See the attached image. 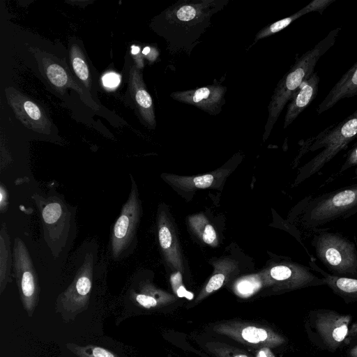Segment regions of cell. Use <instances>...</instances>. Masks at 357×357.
<instances>
[{
    "label": "cell",
    "mask_w": 357,
    "mask_h": 357,
    "mask_svg": "<svg viewBox=\"0 0 357 357\" xmlns=\"http://www.w3.org/2000/svg\"><path fill=\"white\" fill-rule=\"evenodd\" d=\"M149 52V47H146V48H144V50L143 51V53L146 54Z\"/></svg>",
    "instance_id": "36"
},
{
    "label": "cell",
    "mask_w": 357,
    "mask_h": 357,
    "mask_svg": "<svg viewBox=\"0 0 357 357\" xmlns=\"http://www.w3.org/2000/svg\"><path fill=\"white\" fill-rule=\"evenodd\" d=\"M357 213V183L322 194L310 200L303 222L310 229L346 219Z\"/></svg>",
    "instance_id": "5"
},
{
    "label": "cell",
    "mask_w": 357,
    "mask_h": 357,
    "mask_svg": "<svg viewBox=\"0 0 357 357\" xmlns=\"http://www.w3.org/2000/svg\"><path fill=\"white\" fill-rule=\"evenodd\" d=\"M257 357H275L273 354L268 348H263L257 353Z\"/></svg>",
    "instance_id": "33"
},
{
    "label": "cell",
    "mask_w": 357,
    "mask_h": 357,
    "mask_svg": "<svg viewBox=\"0 0 357 357\" xmlns=\"http://www.w3.org/2000/svg\"><path fill=\"white\" fill-rule=\"evenodd\" d=\"M79 357H119L112 352L100 347H73Z\"/></svg>",
    "instance_id": "22"
},
{
    "label": "cell",
    "mask_w": 357,
    "mask_h": 357,
    "mask_svg": "<svg viewBox=\"0 0 357 357\" xmlns=\"http://www.w3.org/2000/svg\"><path fill=\"white\" fill-rule=\"evenodd\" d=\"M93 262L91 254L86 255L73 282L61 295L60 303L63 310L74 312L83 308L87 303L92 285Z\"/></svg>",
    "instance_id": "10"
},
{
    "label": "cell",
    "mask_w": 357,
    "mask_h": 357,
    "mask_svg": "<svg viewBox=\"0 0 357 357\" xmlns=\"http://www.w3.org/2000/svg\"><path fill=\"white\" fill-rule=\"evenodd\" d=\"M47 75L50 82L58 87L63 86L68 81V75L65 70L56 63L51 64L48 66Z\"/></svg>",
    "instance_id": "23"
},
{
    "label": "cell",
    "mask_w": 357,
    "mask_h": 357,
    "mask_svg": "<svg viewBox=\"0 0 357 357\" xmlns=\"http://www.w3.org/2000/svg\"><path fill=\"white\" fill-rule=\"evenodd\" d=\"M234 357H248V356L245 355L240 354V355L235 356Z\"/></svg>",
    "instance_id": "37"
},
{
    "label": "cell",
    "mask_w": 357,
    "mask_h": 357,
    "mask_svg": "<svg viewBox=\"0 0 357 357\" xmlns=\"http://www.w3.org/2000/svg\"><path fill=\"white\" fill-rule=\"evenodd\" d=\"M23 108L29 118L34 121L42 119V113L40 108L31 100H25L23 102Z\"/></svg>",
    "instance_id": "26"
},
{
    "label": "cell",
    "mask_w": 357,
    "mask_h": 357,
    "mask_svg": "<svg viewBox=\"0 0 357 357\" xmlns=\"http://www.w3.org/2000/svg\"><path fill=\"white\" fill-rule=\"evenodd\" d=\"M224 271H225L217 272L210 278L205 288L207 294L218 290L222 287L226 278V273Z\"/></svg>",
    "instance_id": "25"
},
{
    "label": "cell",
    "mask_w": 357,
    "mask_h": 357,
    "mask_svg": "<svg viewBox=\"0 0 357 357\" xmlns=\"http://www.w3.org/2000/svg\"><path fill=\"white\" fill-rule=\"evenodd\" d=\"M227 169H218L212 173L197 176H179L165 175V178L176 187L183 190H192L197 188H206L220 183L226 176Z\"/></svg>",
    "instance_id": "15"
},
{
    "label": "cell",
    "mask_w": 357,
    "mask_h": 357,
    "mask_svg": "<svg viewBox=\"0 0 357 357\" xmlns=\"http://www.w3.org/2000/svg\"><path fill=\"white\" fill-rule=\"evenodd\" d=\"M229 0H179L160 16L161 33L173 53L190 54L201 36L211 26L213 15Z\"/></svg>",
    "instance_id": "1"
},
{
    "label": "cell",
    "mask_w": 357,
    "mask_h": 357,
    "mask_svg": "<svg viewBox=\"0 0 357 357\" xmlns=\"http://www.w3.org/2000/svg\"><path fill=\"white\" fill-rule=\"evenodd\" d=\"M12 255L6 227L1 226L0 234V287L1 293L6 287L10 273Z\"/></svg>",
    "instance_id": "18"
},
{
    "label": "cell",
    "mask_w": 357,
    "mask_h": 357,
    "mask_svg": "<svg viewBox=\"0 0 357 357\" xmlns=\"http://www.w3.org/2000/svg\"><path fill=\"white\" fill-rule=\"evenodd\" d=\"M340 30V27L331 30L326 37L300 56L279 81L268 106V115L265 125L264 139L270 135L287 102L314 73L319 59L335 45Z\"/></svg>",
    "instance_id": "2"
},
{
    "label": "cell",
    "mask_w": 357,
    "mask_h": 357,
    "mask_svg": "<svg viewBox=\"0 0 357 357\" xmlns=\"http://www.w3.org/2000/svg\"><path fill=\"white\" fill-rule=\"evenodd\" d=\"M312 328L324 345L335 349L349 333L351 317L328 310H318L310 313Z\"/></svg>",
    "instance_id": "8"
},
{
    "label": "cell",
    "mask_w": 357,
    "mask_h": 357,
    "mask_svg": "<svg viewBox=\"0 0 357 357\" xmlns=\"http://www.w3.org/2000/svg\"><path fill=\"white\" fill-rule=\"evenodd\" d=\"M131 85L135 101L144 121L150 127L154 128L155 120L153 100L136 70L131 72Z\"/></svg>",
    "instance_id": "16"
},
{
    "label": "cell",
    "mask_w": 357,
    "mask_h": 357,
    "mask_svg": "<svg viewBox=\"0 0 357 357\" xmlns=\"http://www.w3.org/2000/svg\"><path fill=\"white\" fill-rule=\"evenodd\" d=\"M63 207L60 201L54 199L49 202L42 211L43 222L47 226H54L63 215Z\"/></svg>",
    "instance_id": "20"
},
{
    "label": "cell",
    "mask_w": 357,
    "mask_h": 357,
    "mask_svg": "<svg viewBox=\"0 0 357 357\" xmlns=\"http://www.w3.org/2000/svg\"><path fill=\"white\" fill-rule=\"evenodd\" d=\"M257 284L249 280H244L238 284V290L243 294H249L257 287Z\"/></svg>",
    "instance_id": "30"
},
{
    "label": "cell",
    "mask_w": 357,
    "mask_h": 357,
    "mask_svg": "<svg viewBox=\"0 0 357 357\" xmlns=\"http://www.w3.org/2000/svg\"><path fill=\"white\" fill-rule=\"evenodd\" d=\"M319 79V75L313 73L293 95L284 116V128H287L291 124L313 101L318 92Z\"/></svg>",
    "instance_id": "11"
},
{
    "label": "cell",
    "mask_w": 357,
    "mask_h": 357,
    "mask_svg": "<svg viewBox=\"0 0 357 357\" xmlns=\"http://www.w3.org/2000/svg\"><path fill=\"white\" fill-rule=\"evenodd\" d=\"M349 354L351 357H357V345L350 350Z\"/></svg>",
    "instance_id": "34"
},
{
    "label": "cell",
    "mask_w": 357,
    "mask_h": 357,
    "mask_svg": "<svg viewBox=\"0 0 357 357\" xmlns=\"http://www.w3.org/2000/svg\"><path fill=\"white\" fill-rule=\"evenodd\" d=\"M8 208V193L3 184L0 186V209L1 213L6 211Z\"/></svg>",
    "instance_id": "31"
},
{
    "label": "cell",
    "mask_w": 357,
    "mask_h": 357,
    "mask_svg": "<svg viewBox=\"0 0 357 357\" xmlns=\"http://www.w3.org/2000/svg\"><path fill=\"white\" fill-rule=\"evenodd\" d=\"M334 1L335 0H314L291 15L276 21L261 29L256 34L253 44L264 38L272 36L282 31L296 20L305 14L316 11L322 13L323 11Z\"/></svg>",
    "instance_id": "14"
},
{
    "label": "cell",
    "mask_w": 357,
    "mask_h": 357,
    "mask_svg": "<svg viewBox=\"0 0 357 357\" xmlns=\"http://www.w3.org/2000/svg\"><path fill=\"white\" fill-rule=\"evenodd\" d=\"M177 296L178 297H185L188 299H191L193 298V294L189 291H188L185 287L181 284L180 285L176 290Z\"/></svg>",
    "instance_id": "32"
},
{
    "label": "cell",
    "mask_w": 357,
    "mask_h": 357,
    "mask_svg": "<svg viewBox=\"0 0 357 357\" xmlns=\"http://www.w3.org/2000/svg\"><path fill=\"white\" fill-rule=\"evenodd\" d=\"M357 165V144L349 151L346 160L340 168V172Z\"/></svg>",
    "instance_id": "27"
},
{
    "label": "cell",
    "mask_w": 357,
    "mask_h": 357,
    "mask_svg": "<svg viewBox=\"0 0 357 357\" xmlns=\"http://www.w3.org/2000/svg\"><path fill=\"white\" fill-rule=\"evenodd\" d=\"M132 48V54H137L139 50V48L138 47L134 46Z\"/></svg>",
    "instance_id": "35"
},
{
    "label": "cell",
    "mask_w": 357,
    "mask_h": 357,
    "mask_svg": "<svg viewBox=\"0 0 357 357\" xmlns=\"http://www.w3.org/2000/svg\"><path fill=\"white\" fill-rule=\"evenodd\" d=\"M135 300L139 305L146 308H151L157 305V301L153 296L144 293L135 294Z\"/></svg>",
    "instance_id": "28"
},
{
    "label": "cell",
    "mask_w": 357,
    "mask_h": 357,
    "mask_svg": "<svg viewBox=\"0 0 357 357\" xmlns=\"http://www.w3.org/2000/svg\"><path fill=\"white\" fill-rule=\"evenodd\" d=\"M103 84L109 88L117 86L120 83V77L114 73H109L102 77Z\"/></svg>",
    "instance_id": "29"
},
{
    "label": "cell",
    "mask_w": 357,
    "mask_h": 357,
    "mask_svg": "<svg viewBox=\"0 0 357 357\" xmlns=\"http://www.w3.org/2000/svg\"><path fill=\"white\" fill-rule=\"evenodd\" d=\"M120 215L113 225L110 248L112 258L120 260L131 253L135 248L136 233L142 215V204L135 181Z\"/></svg>",
    "instance_id": "6"
},
{
    "label": "cell",
    "mask_w": 357,
    "mask_h": 357,
    "mask_svg": "<svg viewBox=\"0 0 357 357\" xmlns=\"http://www.w3.org/2000/svg\"><path fill=\"white\" fill-rule=\"evenodd\" d=\"M165 215L161 213L158 218L159 243L169 262L175 268H180L181 265L177 251L176 239L174 238L173 232Z\"/></svg>",
    "instance_id": "17"
},
{
    "label": "cell",
    "mask_w": 357,
    "mask_h": 357,
    "mask_svg": "<svg viewBox=\"0 0 357 357\" xmlns=\"http://www.w3.org/2000/svg\"><path fill=\"white\" fill-rule=\"evenodd\" d=\"M357 138V110L337 124H333L314 137L309 150L322 149L301 169L300 181L310 178L348 144Z\"/></svg>",
    "instance_id": "3"
},
{
    "label": "cell",
    "mask_w": 357,
    "mask_h": 357,
    "mask_svg": "<svg viewBox=\"0 0 357 357\" xmlns=\"http://www.w3.org/2000/svg\"><path fill=\"white\" fill-rule=\"evenodd\" d=\"M71 60L73 70L76 75L82 81L87 82L89 76L88 66L82 54L77 50L72 48Z\"/></svg>",
    "instance_id": "21"
},
{
    "label": "cell",
    "mask_w": 357,
    "mask_h": 357,
    "mask_svg": "<svg viewBox=\"0 0 357 357\" xmlns=\"http://www.w3.org/2000/svg\"><path fill=\"white\" fill-rule=\"evenodd\" d=\"M357 95V61L333 86L319 105L317 112L320 114L331 109L340 100Z\"/></svg>",
    "instance_id": "12"
},
{
    "label": "cell",
    "mask_w": 357,
    "mask_h": 357,
    "mask_svg": "<svg viewBox=\"0 0 357 357\" xmlns=\"http://www.w3.org/2000/svg\"><path fill=\"white\" fill-rule=\"evenodd\" d=\"M243 338L251 343H259L264 341L267 338V333L262 328L254 326L245 328L241 333Z\"/></svg>",
    "instance_id": "24"
},
{
    "label": "cell",
    "mask_w": 357,
    "mask_h": 357,
    "mask_svg": "<svg viewBox=\"0 0 357 357\" xmlns=\"http://www.w3.org/2000/svg\"><path fill=\"white\" fill-rule=\"evenodd\" d=\"M313 271L318 272L326 281L327 285L333 292L342 298L344 302H357V279L344 277H337L328 273L318 266L314 261H310Z\"/></svg>",
    "instance_id": "13"
},
{
    "label": "cell",
    "mask_w": 357,
    "mask_h": 357,
    "mask_svg": "<svg viewBox=\"0 0 357 357\" xmlns=\"http://www.w3.org/2000/svg\"><path fill=\"white\" fill-rule=\"evenodd\" d=\"M315 254L330 274L357 279V249L342 234L321 231L312 240Z\"/></svg>",
    "instance_id": "4"
},
{
    "label": "cell",
    "mask_w": 357,
    "mask_h": 357,
    "mask_svg": "<svg viewBox=\"0 0 357 357\" xmlns=\"http://www.w3.org/2000/svg\"><path fill=\"white\" fill-rule=\"evenodd\" d=\"M190 223L194 231L208 245H215L217 243V235L213 226L202 215H197L190 218Z\"/></svg>",
    "instance_id": "19"
},
{
    "label": "cell",
    "mask_w": 357,
    "mask_h": 357,
    "mask_svg": "<svg viewBox=\"0 0 357 357\" xmlns=\"http://www.w3.org/2000/svg\"><path fill=\"white\" fill-rule=\"evenodd\" d=\"M13 271L23 303L30 311L33 308L38 291V279L29 252L18 237L14 240Z\"/></svg>",
    "instance_id": "7"
},
{
    "label": "cell",
    "mask_w": 357,
    "mask_h": 357,
    "mask_svg": "<svg viewBox=\"0 0 357 357\" xmlns=\"http://www.w3.org/2000/svg\"><path fill=\"white\" fill-rule=\"evenodd\" d=\"M227 87L219 83L190 89L172 92L170 96L178 102L194 106L215 116L222 112L226 103Z\"/></svg>",
    "instance_id": "9"
}]
</instances>
